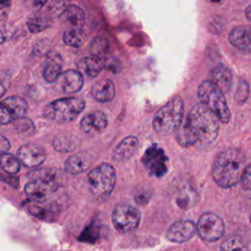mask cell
<instances>
[{
	"label": "cell",
	"instance_id": "cell-19",
	"mask_svg": "<svg viewBox=\"0 0 251 251\" xmlns=\"http://www.w3.org/2000/svg\"><path fill=\"white\" fill-rule=\"evenodd\" d=\"M91 157L86 152H78L71 155L66 163L65 170L73 175H76L86 171L91 165Z\"/></svg>",
	"mask_w": 251,
	"mask_h": 251
},
{
	"label": "cell",
	"instance_id": "cell-1",
	"mask_svg": "<svg viewBox=\"0 0 251 251\" xmlns=\"http://www.w3.org/2000/svg\"><path fill=\"white\" fill-rule=\"evenodd\" d=\"M219 118L205 105L192 107L185 123L176 129V140L182 146L205 147L215 141L220 129Z\"/></svg>",
	"mask_w": 251,
	"mask_h": 251
},
{
	"label": "cell",
	"instance_id": "cell-11",
	"mask_svg": "<svg viewBox=\"0 0 251 251\" xmlns=\"http://www.w3.org/2000/svg\"><path fill=\"white\" fill-rule=\"evenodd\" d=\"M17 158L20 163L28 168H34L41 165L46 159V151L37 144H25L17 151Z\"/></svg>",
	"mask_w": 251,
	"mask_h": 251
},
{
	"label": "cell",
	"instance_id": "cell-21",
	"mask_svg": "<svg viewBox=\"0 0 251 251\" xmlns=\"http://www.w3.org/2000/svg\"><path fill=\"white\" fill-rule=\"evenodd\" d=\"M105 65H106L105 58H100L95 56L85 57L81 59L77 64L78 69L90 77L97 76L100 74V72L104 69Z\"/></svg>",
	"mask_w": 251,
	"mask_h": 251
},
{
	"label": "cell",
	"instance_id": "cell-7",
	"mask_svg": "<svg viewBox=\"0 0 251 251\" xmlns=\"http://www.w3.org/2000/svg\"><path fill=\"white\" fill-rule=\"evenodd\" d=\"M139 211L129 204H119L115 207L112 214L114 226L121 232L134 230L140 222Z\"/></svg>",
	"mask_w": 251,
	"mask_h": 251
},
{
	"label": "cell",
	"instance_id": "cell-3",
	"mask_svg": "<svg viewBox=\"0 0 251 251\" xmlns=\"http://www.w3.org/2000/svg\"><path fill=\"white\" fill-rule=\"evenodd\" d=\"M184 113L183 101L176 96L167 102L154 116L153 127L162 134L171 133L176 130L182 122Z\"/></svg>",
	"mask_w": 251,
	"mask_h": 251
},
{
	"label": "cell",
	"instance_id": "cell-5",
	"mask_svg": "<svg viewBox=\"0 0 251 251\" xmlns=\"http://www.w3.org/2000/svg\"><path fill=\"white\" fill-rule=\"evenodd\" d=\"M84 107L85 102L77 97L57 99L45 106L43 116L49 121L65 124L75 120L82 112Z\"/></svg>",
	"mask_w": 251,
	"mask_h": 251
},
{
	"label": "cell",
	"instance_id": "cell-15",
	"mask_svg": "<svg viewBox=\"0 0 251 251\" xmlns=\"http://www.w3.org/2000/svg\"><path fill=\"white\" fill-rule=\"evenodd\" d=\"M57 80L59 87L65 93L77 92L83 85L82 75L77 70H68L62 73Z\"/></svg>",
	"mask_w": 251,
	"mask_h": 251
},
{
	"label": "cell",
	"instance_id": "cell-8",
	"mask_svg": "<svg viewBox=\"0 0 251 251\" xmlns=\"http://www.w3.org/2000/svg\"><path fill=\"white\" fill-rule=\"evenodd\" d=\"M197 232L206 241L218 240L225 232V224L218 215L214 213H204L197 222Z\"/></svg>",
	"mask_w": 251,
	"mask_h": 251
},
{
	"label": "cell",
	"instance_id": "cell-13",
	"mask_svg": "<svg viewBox=\"0 0 251 251\" xmlns=\"http://www.w3.org/2000/svg\"><path fill=\"white\" fill-rule=\"evenodd\" d=\"M108 126V119L101 111H94L85 115L79 124L80 129L90 135L102 132Z\"/></svg>",
	"mask_w": 251,
	"mask_h": 251
},
{
	"label": "cell",
	"instance_id": "cell-30",
	"mask_svg": "<svg viewBox=\"0 0 251 251\" xmlns=\"http://www.w3.org/2000/svg\"><path fill=\"white\" fill-rule=\"evenodd\" d=\"M48 2H49V9L53 13L60 15L70 6L71 0H48Z\"/></svg>",
	"mask_w": 251,
	"mask_h": 251
},
{
	"label": "cell",
	"instance_id": "cell-32",
	"mask_svg": "<svg viewBox=\"0 0 251 251\" xmlns=\"http://www.w3.org/2000/svg\"><path fill=\"white\" fill-rule=\"evenodd\" d=\"M24 2L27 8L37 12L48 2V0H24Z\"/></svg>",
	"mask_w": 251,
	"mask_h": 251
},
{
	"label": "cell",
	"instance_id": "cell-29",
	"mask_svg": "<svg viewBox=\"0 0 251 251\" xmlns=\"http://www.w3.org/2000/svg\"><path fill=\"white\" fill-rule=\"evenodd\" d=\"M53 146L57 151L61 152H67V151H72L75 148V144L74 142V139L72 136L69 135H57L54 140H53Z\"/></svg>",
	"mask_w": 251,
	"mask_h": 251
},
{
	"label": "cell",
	"instance_id": "cell-18",
	"mask_svg": "<svg viewBox=\"0 0 251 251\" xmlns=\"http://www.w3.org/2000/svg\"><path fill=\"white\" fill-rule=\"evenodd\" d=\"M228 39L234 47L251 52V25L234 27L230 31Z\"/></svg>",
	"mask_w": 251,
	"mask_h": 251
},
{
	"label": "cell",
	"instance_id": "cell-10",
	"mask_svg": "<svg viewBox=\"0 0 251 251\" xmlns=\"http://www.w3.org/2000/svg\"><path fill=\"white\" fill-rule=\"evenodd\" d=\"M57 183L50 177H37L26 183L25 192L30 199L42 202L47 200L57 190Z\"/></svg>",
	"mask_w": 251,
	"mask_h": 251
},
{
	"label": "cell",
	"instance_id": "cell-28",
	"mask_svg": "<svg viewBox=\"0 0 251 251\" xmlns=\"http://www.w3.org/2000/svg\"><path fill=\"white\" fill-rule=\"evenodd\" d=\"M26 25L30 32L37 33V32L42 31L43 29H45L49 25V23H48V20L44 16L39 15V14H34L33 16H31L28 19Z\"/></svg>",
	"mask_w": 251,
	"mask_h": 251
},
{
	"label": "cell",
	"instance_id": "cell-37",
	"mask_svg": "<svg viewBox=\"0 0 251 251\" xmlns=\"http://www.w3.org/2000/svg\"><path fill=\"white\" fill-rule=\"evenodd\" d=\"M245 16H246V18L251 22V5H249V6L246 8Z\"/></svg>",
	"mask_w": 251,
	"mask_h": 251
},
{
	"label": "cell",
	"instance_id": "cell-14",
	"mask_svg": "<svg viewBox=\"0 0 251 251\" xmlns=\"http://www.w3.org/2000/svg\"><path fill=\"white\" fill-rule=\"evenodd\" d=\"M145 165L154 173L156 176H162L165 174L167 157L164 151L157 145H153L146 151L144 155Z\"/></svg>",
	"mask_w": 251,
	"mask_h": 251
},
{
	"label": "cell",
	"instance_id": "cell-4",
	"mask_svg": "<svg viewBox=\"0 0 251 251\" xmlns=\"http://www.w3.org/2000/svg\"><path fill=\"white\" fill-rule=\"evenodd\" d=\"M116 171L108 163L93 168L87 176V182L92 195L100 201L106 200L116 184Z\"/></svg>",
	"mask_w": 251,
	"mask_h": 251
},
{
	"label": "cell",
	"instance_id": "cell-24",
	"mask_svg": "<svg viewBox=\"0 0 251 251\" xmlns=\"http://www.w3.org/2000/svg\"><path fill=\"white\" fill-rule=\"evenodd\" d=\"M65 44L72 47H79L85 40L82 28H67L63 35Z\"/></svg>",
	"mask_w": 251,
	"mask_h": 251
},
{
	"label": "cell",
	"instance_id": "cell-2",
	"mask_svg": "<svg viewBox=\"0 0 251 251\" xmlns=\"http://www.w3.org/2000/svg\"><path fill=\"white\" fill-rule=\"evenodd\" d=\"M245 157L237 149H226L221 152L214 161L212 176L222 187H230L236 184L245 168Z\"/></svg>",
	"mask_w": 251,
	"mask_h": 251
},
{
	"label": "cell",
	"instance_id": "cell-26",
	"mask_svg": "<svg viewBox=\"0 0 251 251\" xmlns=\"http://www.w3.org/2000/svg\"><path fill=\"white\" fill-rule=\"evenodd\" d=\"M0 168L8 174H16L20 171L21 163L14 155L5 153L0 155Z\"/></svg>",
	"mask_w": 251,
	"mask_h": 251
},
{
	"label": "cell",
	"instance_id": "cell-27",
	"mask_svg": "<svg viewBox=\"0 0 251 251\" xmlns=\"http://www.w3.org/2000/svg\"><path fill=\"white\" fill-rule=\"evenodd\" d=\"M221 251H249V249L239 236L231 235L223 241Z\"/></svg>",
	"mask_w": 251,
	"mask_h": 251
},
{
	"label": "cell",
	"instance_id": "cell-17",
	"mask_svg": "<svg viewBox=\"0 0 251 251\" xmlns=\"http://www.w3.org/2000/svg\"><path fill=\"white\" fill-rule=\"evenodd\" d=\"M59 20L68 28H82L85 22V15L82 9L75 5H70L59 15Z\"/></svg>",
	"mask_w": 251,
	"mask_h": 251
},
{
	"label": "cell",
	"instance_id": "cell-35",
	"mask_svg": "<svg viewBox=\"0 0 251 251\" xmlns=\"http://www.w3.org/2000/svg\"><path fill=\"white\" fill-rule=\"evenodd\" d=\"M6 88H7V86L5 85V82L0 79V97H2L5 94Z\"/></svg>",
	"mask_w": 251,
	"mask_h": 251
},
{
	"label": "cell",
	"instance_id": "cell-22",
	"mask_svg": "<svg viewBox=\"0 0 251 251\" xmlns=\"http://www.w3.org/2000/svg\"><path fill=\"white\" fill-rule=\"evenodd\" d=\"M92 94L99 102H110L115 97V85L111 79H101L93 85Z\"/></svg>",
	"mask_w": 251,
	"mask_h": 251
},
{
	"label": "cell",
	"instance_id": "cell-31",
	"mask_svg": "<svg viewBox=\"0 0 251 251\" xmlns=\"http://www.w3.org/2000/svg\"><path fill=\"white\" fill-rule=\"evenodd\" d=\"M241 185L246 190H251V163L247 165L241 175Z\"/></svg>",
	"mask_w": 251,
	"mask_h": 251
},
{
	"label": "cell",
	"instance_id": "cell-12",
	"mask_svg": "<svg viewBox=\"0 0 251 251\" xmlns=\"http://www.w3.org/2000/svg\"><path fill=\"white\" fill-rule=\"evenodd\" d=\"M197 231L196 226L193 222L188 220H181L174 223L167 231L169 240L177 243H183L192 238Z\"/></svg>",
	"mask_w": 251,
	"mask_h": 251
},
{
	"label": "cell",
	"instance_id": "cell-34",
	"mask_svg": "<svg viewBox=\"0 0 251 251\" xmlns=\"http://www.w3.org/2000/svg\"><path fill=\"white\" fill-rule=\"evenodd\" d=\"M8 38H9L8 28L6 27V25L0 21V43H4Z\"/></svg>",
	"mask_w": 251,
	"mask_h": 251
},
{
	"label": "cell",
	"instance_id": "cell-39",
	"mask_svg": "<svg viewBox=\"0 0 251 251\" xmlns=\"http://www.w3.org/2000/svg\"><path fill=\"white\" fill-rule=\"evenodd\" d=\"M250 222H251V217H250Z\"/></svg>",
	"mask_w": 251,
	"mask_h": 251
},
{
	"label": "cell",
	"instance_id": "cell-6",
	"mask_svg": "<svg viewBox=\"0 0 251 251\" xmlns=\"http://www.w3.org/2000/svg\"><path fill=\"white\" fill-rule=\"evenodd\" d=\"M201 104L209 108L223 123H228L230 111L227 106L225 93L211 80L200 83L197 90Z\"/></svg>",
	"mask_w": 251,
	"mask_h": 251
},
{
	"label": "cell",
	"instance_id": "cell-16",
	"mask_svg": "<svg viewBox=\"0 0 251 251\" xmlns=\"http://www.w3.org/2000/svg\"><path fill=\"white\" fill-rule=\"evenodd\" d=\"M138 148V139L136 136L129 135L124 138L115 148L113 159L117 162H124L131 158Z\"/></svg>",
	"mask_w": 251,
	"mask_h": 251
},
{
	"label": "cell",
	"instance_id": "cell-9",
	"mask_svg": "<svg viewBox=\"0 0 251 251\" xmlns=\"http://www.w3.org/2000/svg\"><path fill=\"white\" fill-rule=\"evenodd\" d=\"M27 111V103L19 96H10L0 102V125L22 119Z\"/></svg>",
	"mask_w": 251,
	"mask_h": 251
},
{
	"label": "cell",
	"instance_id": "cell-20",
	"mask_svg": "<svg viewBox=\"0 0 251 251\" xmlns=\"http://www.w3.org/2000/svg\"><path fill=\"white\" fill-rule=\"evenodd\" d=\"M211 81L215 83L224 93L227 92L232 82V75L230 70L224 65L217 66L211 72Z\"/></svg>",
	"mask_w": 251,
	"mask_h": 251
},
{
	"label": "cell",
	"instance_id": "cell-25",
	"mask_svg": "<svg viewBox=\"0 0 251 251\" xmlns=\"http://www.w3.org/2000/svg\"><path fill=\"white\" fill-rule=\"evenodd\" d=\"M90 53L91 56L105 58L110 49L109 41L105 37H95L90 43Z\"/></svg>",
	"mask_w": 251,
	"mask_h": 251
},
{
	"label": "cell",
	"instance_id": "cell-36",
	"mask_svg": "<svg viewBox=\"0 0 251 251\" xmlns=\"http://www.w3.org/2000/svg\"><path fill=\"white\" fill-rule=\"evenodd\" d=\"M11 3H12V0H0V6H1L2 8H8V7H10Z\"/></svg>",
	"mask_w": 251,
	"mask_h": 251
},
{
	"label": "cell",
	"instance_id": "cell-33",
	"mask_svg": "<svg viewBox=\"0 0 251 251\" xmlns=\"http://www.w3.org/2000/svg\"><path fill=\"white\" fill-rule=\"evenodd\" d=\"M10 149V142L9 140L2 134H0V155L5 154Z\"/></svg>",
	"mask_w": 251,
	"mask_h": 251
},
{
	"label": "cell",
	"instance_id": "cell-23",
	"mask_svg": "<svg viewBox=\"0 0 251 251\" xmlns=\"http://www.w3.org/2000/svg\"><path fill=\"white\" fill-rule=\"evenodd\" d=\"M62 74V60L59 55L51 54L43 70V78L47 82L56 81Z\"/></svg>",
	"mask_w": 251,
	"mask_h": 251
},
{
	"label": "cell",
	"instance_id": "cell-38",
	"mask_svg": "<svg viewBox=\"0 0 251 251\" xmlns=\"http://www.w3.org/2000/svg\"><path fill=\"white\" fill-rule=\"evenodd\" d=\"M212 2H215V3H218V2H220L221 0H211Z\"/></svg>",
	"mask_w": 251,
	"mask_h": 251
}]
</instances>
